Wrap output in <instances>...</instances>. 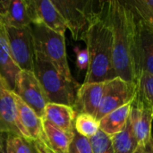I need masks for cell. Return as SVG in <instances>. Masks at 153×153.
Segmentation results:
<instances>
[{
	"mask_svg": "<svg viewBox=\"0 0 153 153\" xmlns=\"http://www.w3.org/2000/svg\"><path fill=\"white\" fill-rule=\"evenodd\" d=\"M110 138L115 153H134L138 147V143L129 119L126 127Z\"/></svg>",
	"mask_w": 153,
	"mask_h": 153,
	"instance_id": "d6986e66",
	"label": "cell"
},
{
	"mask_svg": "<svg viewBox=\"0 0 153 153\" xmlns=\"http://www.w3.org/2000/svg\"><path fill=\"white\" fill-rule=\"evenodd\" d=\"M34 74L43 87L48 102L74 108L79 83L67 80L44 55L35 50Z\"/></svg>",
	"mask_w": 153,
	"mask_h": 153,
	"instance_id": "3957f363",
	"label": "cell"
},
{
	"mask_svg": "<svg viewBox=\"0 0 153 153\" xmlns=\"http://www.w3.org/2000/svg\"><path fill=\"white\" fill-rule=\"evenodd\" d=\"M108 17L113 35V63L117 77L137 83L141 74L137 22L126 1H108Z\"/></svg>",
	"mask_w": 153,
	"mask_h": 153,
	"instance_id": "6da1fadb",
	"label": "cell"
},
{
	"mask_svg": "<svg viewBox=\"0 0 153 153\" xmlns=\"http://www.w3.org/2000/svg\"><path fill=\"white\" fill-rule=\"evenodd\" d=\"M105 82L82 83L77 90L74 109L76 114L85 113L95 117L105 89Z\"/></svg>",
	"mask_w": 153,
	"mask_h": 153,
	"instance_id": "7c38bea8",
	"label": "cell"
},
{
	"mask_svg": "<svg viewBox=\"0 0 153 153\" xmlns=\"http://www.w3.org/2000/svg\"><path fill=\"white\" fill-rule=\"evenodd\" d=\"M31 145L33 147V150H34L35 153H52L48 150V148L43 143L31 142Z\"/></svg>",
	"mask_w": 153,
	"mask_h": 153,
	"instance_id": "f1b7e54d",
	"label": "cell"
},
{
	"mask_svg": "<svg viewBox=\"0 0 153 153\" xmlns=\"http://www.w3.org/2000/svg\"><path fill=\"white\" fill-rule=\"evenodd\" d=\"M15 100L20 121L30 141L46 145L43 130V119L39 117L29 106H27L17 95H15Z\"/></svg>",
	"mask_w": 153,
	"mask_h": 153,
	"instance_id": "5bb4252c",
	"label": "cell"
},
{
	"mask_svg": "<svg viewBox=\"0 0 153 153\" xmlns=\"http://www.w3.org/2000/svg\"><path fill=\"white\" fill-rule=\"evenodd\" d=\"M147 24H148V23H147ZM149 25H150V26H152V27L153 28V25H152V24H149Z\"/></svg>",
	"mask_w": 153,
	"mask_h": 153,
	"instance_id": "1f68e13d",
	"label": "cell"
},
{
	"mask_svg": "<svg viewBox=\"0 0 153 153\" xmlns=\"http://www.w3.org/2000/svg\"><path fill=\"white\" fill-rule=\"evenodd\" d=\"M6 26L23 28L31 25L26 0H11L5 15Z\"/></svg>",
	"mask_w": 153,
	"mask_h": 153,
	"instance_id": "ac0fdd59",
	"label": "cell"
},
{
	"mask_svg": "<svg viewBox=\"0 0 153 153\" xmlns=\"http://www.w3.org/2000/svg\"><path fill=\"white\" fill-rule=\"evenodd\" d=\"M20 71L21 68L13 59L10 51L0 44V73L11 91L14 90L16 78Z\"/></svg>",
	"mask_w": 153,
	"mask_h": 153,
	"instance_id": "ffe728a7",
	"label": "cell"
},
{
	"mask_svg": "<svg viewBox=\"0 0 153 153\" xmlns=\"http://www.w3.org/2000/svg\"><path fill=\"white\" fill-rule=\"evenodd\" d=\"M0 153H5L4 145V143H3V140H2V138H0Z\"/></svg>",
	"mask_w": 153,
	"mask_h": 153,
	"instance_id": "4dcf8cb0",
	"label": "cell"
},
{
	"mask_svg": "<svg viewBox=\"0 0 153 153\" xmlns=\"http://www.w3.org/2000/svg\"><path fill=\"white\" fill-rule=\"evenodd\" d=\"M34 50L44 55L69 81H75L67 61L65 36L42 24H31Z\"/></svg>",
	"mask_w": 153,
	"mask_h": 153,
	"instance_id": "5b68a950",
	"label": "cell"
},
{
	"mask_svg": "<svg viewBox=\"0 0 153 153\" xmlns=\"http://www.w3.org/2000/svg\"><path fill=\"white\" fill-rule=\"evenodd\" d=\"M69 153H93L90 140L80 135L74 130V139L69 148Z\"/></svg>",
	"mask_w": 153,
	"mask_h": 153,
	"instance_id": "484cf974",
	"label": "cell"
},
{
	"mask_svg": "<svg viewBox=\"0 0 153 153\" xmlns=\"http://www.w3.org/2000/svg\"><path fill=\"white\" fill-rule=\"evenodd\" d=\"M46 146L52 153H67L74 139V131L62 130L43 119Z\"/></svg>",
	"mask_w": 153,
	"mask_h": 153,
	"instance_id": "2e32d148",
	"label": "cell"
},
{
	"mask_svg": "<svg viewBox=\"0 0 153 153\" xmlns=\"http://www.w3.org/2000/svg\"><path fill=\"white\" fill-rule=\"evenodd\" d=\"M13 92L39 117H43L44 110L48 103V100L34 72L21 70L17 75Z\"/></svg>",
	"mask_w": 153,
	"mask_h": 153,
	"instance_id": "ba28073f",
	"label": "cell"
},
{
	"mask_svg": "<svg viewBox=\"0 0 153 153\" xmlns=\"http://www.w3.org/2000/svg\"><path fill=\"white\" fill-rule=\"evenodd\" d=\"M137 34L139 48L140 71L153 75V28L145 22L138 19Z\"/></svg>",
	"mask_w": 153,
	"mask_h": 153,
	"instance_id": "4fadbf2b",
	"label": "cell"
},
{
	"mask_svg": "<svg viewBox=\"0 0 153 153\" xmlns=\"http://www.w3.org/2000/svg\"><path fill=\"white\" fill-rule=\"evenodd\" d=\"M134 153H153V138L147 143L138 146Z\"/></svg>",
	"mask_w": 153,
	"mask_h": 153,
	"instance_id": "83f0119b",
	"label": "cell"
},
{
	"mask_svg": "<svg viewBox=\"0 0 153 153\" xmlns=\"http://www.w3.org/2000/svg\"><path fill=\"white\" fill-rule=\"evenodd\" d=\"M138 93L147 101L153 110V75L142 72L138 82Z\"/></svg>",
	"mask_w": 153,
	"mask_h": 153,
	"instance_id": "cb8c5ba5",
	"label": "cell"
},
{
	"mask_svg": "<svg viewBox=\"0 0 153 153\" xmlns=\"http://www.w3.org/2000/svg\"><path fill=\"white\" fill-rule=\"evenodd\" d=\"M11 56L21 70L34 72V44L31 25L23 28L6 26Z\"/></svg>",
	"mask_w": 153,
	"mask_h": 153,
	"instance_id": "52a82bcc",
	"label": "cell"
},
{
	"mask_svg": "<svg viewBox=\"0 0 153 153\" xmlns=\"http://www.w3.org/2000/svg\"><path fill=\"white\" fill-rule=\"evenodd\" d=\"M74 130L80 135L90 139L100 131V121L89 114L79 113L74 120Z\"/></svg>",
	"mask_w": 153,
	"mask_h": 153,
	"instance_id": "44dd1931",
	"label": "cell"
},
{
	"mask_svg": "<svg viewBox=\"0 0 153 153\" xmlns=\"http://www.w3.org/2000/svg\"><path fill=\"white\" fill-rule=\"evenodd\" d=\"M64 18L74 40H83L88 29L98 16L103 1L51 0Z\"/></svg>",
	"mask_w": 153,
	"mask_h": 153,
	"instance_id": "277c9868",
	"label": "cell"
},
{
	"mask_svg": "<svg viewBox=\"0 0 153 153\" xmlns=\"http://www.w3.org/2000/svg\"><path fill=\"white\" fill-rule=\"evenodd\" d=\"M31 24H42L61 34L67 30L65 22L51 0H26Z\"/></svg>",
	"mask_w": 153,
	"mask_h": 153,
	"instance_id": "30bf717a",
	"label": "cell"
},
{
	"mask_svg": "<svg viewBox=\"0 0 153 153\" xmlns=\"http://www.w3.org/2000/svg\"><path fill=\"white\" fill-rule=\"evenodd\" d=\"M0 90H9V87H8V85H7L4 78L1 74V73H0Z\"/></svg>",
	"mask_w": 153,
	"mask_h": 153,
	"instance_id": "f546056e",
	"label": "cell"
},
{
	"mask_svg": "<svg viewBox=\"0 0 153 153\" xmlns=\"http://www.w3.org/2000/svg\"><path fill=\"white\" fill-rule=\"evenodd\" d=\"M89 140L93 153H115L110 136L100 130Z\"/></svg>",
	"mask_w": 153,
	"mask_h": 153,
	"instance_id": "d4e9b609",
	"label": "cell"
},
{
	"mask_svg": "<svg viewBox=\"0 0 153 153\" xmlns=\"http://www.w3.org/2000/svg\"><path fill=\"white\" fill-rule=\"evenodd\" d=\"M84 42L89 54V65L83 83L105 82L117 78L113 63V35L108 17V1L91 24Z\"/></svg>",
	"mask_w": 153,
	"mask_h": 153,
	"instance_id": "7a4b0ae2",
	"label": "cell"
},
{
	"mask_svg": "<svg viewBox=\"0 0 153 153\" xmlns=\"http://www.w3.org/2000/svg\"><path fill=\"white\" fill-rule=\"evenodd\" d=\"M67 153H69V152H67Z\"/></svg>",
	"mask_w": 153,
	"mask_h": 153,
	"instance_id": "d6a6232c",
	"label": "cell"
},
{
	"mask_svg": "<svg viewBox=\"0 0 153 153\" xmlns=\"http://www.w3.org/2000/svg\"><path fill=\"white\" fill-rule=\"evenodd\" d=\"M132 102L113 110L100 120V130L108 136L121 132L126 126L129 119Z\"/></svg>",
	"mask_w": 153,
	"mask_h": 153,
	"instance_id": "e0dca14e",
	"label": "cell"
},
{
	"mask_svg": "<svg viewBox=\"0 0 153 153\" xmlns=\"http://www.w3.org/2000/svg\"><path fill=\"white\" fill-rule=\"evenodd\" d=\"M129 120L132 124L138 146L147 143L152 138L153 110L147 101L138 93L133 100Z\"/></svg>",
	"mask_w": 153,
	"mask_h": 153,
	"instance_id": "8fae6325",
	"label": "cell"
},
{
	"mask_svg": "<svg viewBox=\"0 0 153 153\" xmlns=\"http://www.w3.org/2000/svg\"><path fill=\"white\" fill-rule=\"evenodd\" d=\"M76 54V65L80 70H87L89 65V54L87 49H81L78 47L74 48Z\"/></svg>",
	"mask_w": 153,
	"mask_h": 153,
	"instance_id": "4316f807",
	"label": "cell"
},
{
	"mask_svg": "<svg viewBox=\"0 0 153 153\" xmlns=\"http://www.w3.org/2000/svg\"><path fill=\"white\" fill-rule=\"evenodd\" d=\"M137 83L126 82L119 77L106 82L104 93L95 116L100 120L108 113L132 102L137 93Z\"/></svg>",
	"mask_w": 153,
	"mask_h": 153,
	"instance_id": "8992f818",
	"label": "cell"
},
{
	"mask_svg": "<svg viewBox=\"0 0 153 153\" xmlns=\"http://www.w3.org/2000/svg\"><path fill=\"white\" fill-rule=\"evenodd\" d=\"M0 134L14 135L31 142L20 121L15 94L9 90H0Z\"/></svg>",
	"mask_w": 153,
	"mask_h": 153,
	"instance_id": "9c48e42d",
	"label": "cell"
},
{
	"mask_svg": "<svg viewBox=\"0 0 153 153\" xmlns=\"http://www.w3.org/2000/svg\"><path fill=\"white\" fill-rule=\"evenodd\" d=\"M4 145L5 153H35L31 142L14 135H6Z\"/></svg>",
	"mask_w": 153,
	"mask_h": 153,
	"instance_id": "603a6c76",
	"label": "cell"
},
{
	"mask_svg": "<svg viewBox=\"0 0 153 153\" xmlns=\"http://www.w3.org/2000/svg\"><path fill=\"white\" fill-rule=\"evenodd\" d=\"M126 2L138 19L153 25V0H131Z\"/></svg>",
	"mask_w": 153,
	"mask_h": 153,
	"instance_id": "7402d4cb",
	"label": "cell"
},
{
	"mask_svg": "<svg viewBox=\"0 0 153 153\" xmlns=\"http://www.w3.org/2000/svg\"><path fill=\"white\" fill-rule=\"evenodd\" d=\"M76 112L73 107L48 102L45 108L42 119L48 121L51 125L67 131H74V120Z\"/></svg>",
	"mask_w": 153,
	"mask_h": 153,
	"instance_id": "9a60e30c",
	"label": "cell"
}]
</instances>
